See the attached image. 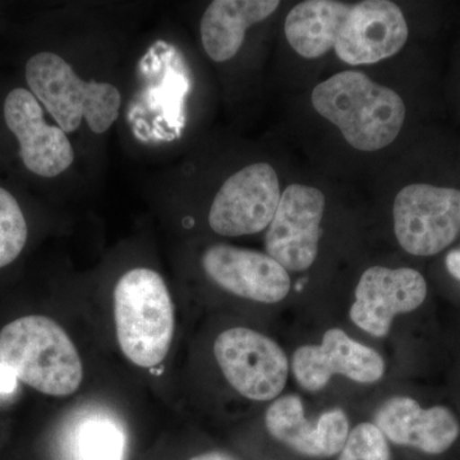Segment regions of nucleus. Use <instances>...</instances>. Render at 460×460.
I'll return each mask as SVG.
<instances>
[{"label": "nucleus", "instance_id": "nucleus-9", "mask_svg": "<svg viewBox=\"0 0 460 460\" xmlns=\"http://www.w3.org/2000/svg\"><path fill=\"white\" fill-rule=\"evenodd\" d=\"M428 290V281L414 269L374 266L363 272L358 281L350 320L374 337H385L394 317L420 307Z\"/></svg>", "mask_w": 460, "mask_h": 460}, {"label": "nucleus", "instance_id": "nucleus-2", "mask_svg": "<svg viewBox=\"0 0 460 460\" xmlns=\"http://www.w3.org/2000/svg\"><path fill=\"white\" fill-rule=\"evenodd\" d=\"M0 362L42 394L68 396L83 383L77 348L49 317L30 314L5 325L0 332Z\"/></svg>", "mask_w": 460, "mask_h": 460}, {"label": "nucleus", "instance_id": "nucleus-4", "mask_svg": "<svg viewBox=\"0 0 460 460\" xmlns=\"http://www.w3.org/2000/svg\"><path fill=\"white\" fill-rule=\"evenodd\" d=\"M31 93L40 100L65 133L75 132L86 119L96 135L113 126L119 115L122 96L111 84L86 83L62 57L39 53L26 65Z\"/></svg>", "mask_w": 460, "mask_h": 460}, {"label": "nucleus", "instance_id": "nucleus-20", "mask_svg": "<svg viewBox=\"0 0 460 460\" xmlns=\"http://www.w3.org/2000/svg\"><path fill=\"white\" fill-rule=\"evenodd\" d=\"M338 460H390L386 438L374 423H361L349 432Z\"/></svg>", "mask_w": 460, "mask_h": 460}, {"label": "nucleus", "instance_id": "nucleus-12", "mask_svg": "<svg viewBox=\"0 0 460 460\" xmlns=\"http://www.w3.org/2000/svg\"><path fill=\"white\" fill-rule=\"evenodd\" d=\"M202 266L208 277L232 295L261 304H277L289 293L290 277L268 253L214 244L205 251Z\"/></svg>", "mask_w": 460, "mask_h": 460}, {"label": "nucleus", "instance_id": "nucleus-21", "mask_svg": "<svg viewBox=\"0 0 460 460\" xmlns=\"http://www.w3.org/2000/svg\"><path fill=\"white\" fill-rule=\"evenodd\" d=\"M18 378L16 374L0 362V395H11L16 392Z\"/></svg>", "mask_w": 460, "mask_h": 460}, {"label": "nucleus", "instance_id": "nucleus-6", "mask_svg": "<svg viewBox=\"0 0 460 460\" xmlns=\"http://www.w3.org/2000/svg\"><path fill=\"white\" fill-rule=\"evenodd\" d=\"M214 354L224 377L239 394L251 401L268 402L283 392L289 363L279 344L248 328L223 332Z\"/></svg>", "mask_w": 460, "mask_h": 460}, {"label": "nucleus", "instance_id": "nucleus-19", "mask_svg": "<svg viewBox=\"0 0 460 460\" xmlns=\"http://www.w3.org/2000/svg\"><path fill=\"white\" fill-rule=\"evenodd\" d=\"M27 224L17 199L0 187V268L22 252L27 242Z\"/></svg>", "mask_w": 460, "mask_h": 460}, {"label": "nucleus", "instance_id": "nucleus-7", "mask_svg": "<svg viewBox=\"0 0 460 460\" xmlns=\"http://www.w3.org/2000/svg\"><path fill=\"white\" fill-rule=\"evenodd\" d=\"M281 198L270 164L257 163L233 174L215 196L208 224L223 237L255 234L268 228Z\"/></svg>", "mask_w": 460, "mask_h": 460}, {"label": "nucleus", "instance_id": "nucleus-18", "mask_svg": "<svg viewBox=\"0 0 460 460\" xmlns=\"http://www.w3.org/2000/svg\"><path fill=\"white\" fill-rule=\"evenodd\" d=\"M126 434L119 420L111 414H84L71 432L74 460H124Z\"/></svg>", "mask_w": 460, "mask_h": 460}, {"label": "nucleus", "instance_id": "nucleus-22", "mask_svg": "<svg viewBox=\"0 0 460 460\" xmlns=\"http://www.w3.org/2000/svg\"><path fill=\"white\" fill-rule=\"evenodd\" d=\"M445 266L454 279L460 281V250H453L447 253Z\"/></svg>", "mask_w": 460, "mask_h": 460}, {"label": "nucleus", "instance_id": "nucleus-23", "mask_svg": "<svg viewBox=\"0 0 460 460\" xmlns=\"http://www.w3.org/2000/svg\"><path fill=\"white\" fill-rule=\"evenodd\" d=\"M190 460H235L228 454L222 452H208L205 454H199L198 456H193Z\"/></svg>", "mask_w": 460, "mask_h": 460}, {"label": "nucleus", "instance_id": "nucleus-8", "mask_svg": "<svg viewBox=\"0 0 460 460\" xmlns=\"http://www.w3.org/2000/svg\"><path fill=\"white\" fill-rule=\"evenodd\" d=\"M325 196L304 184H290L281 193L265 237L266 253L287 271L310 269L319 253L320 224Z\"/></svg>", "mask_w": 460, "mask_h": 460}, {"label": "nucleus", "instance_id": "nucleus-1", "mask_svg": "<svg viewBox=\"0 0 460 460\" xmlns=\"http://www.w3.org/2000/svg\"><path fill=\"white\" fill-rule=\"evenodd\" d=\"M314 111L337 126L359 151H377L394 142L404 124V102L394 90L359 71H344L317 84Z\"/></svg>", "mask_w": 460, "mask_h": 460}, {"label": "nucleus", "instance_id": "nucleus-3", "mask_svg": "<svg viewBox=\"0 0 460 460\" xmlns=\"http://www.w3.org/2000/svg\"><path fill=\"white\" fill-rule=\"evenodd\" d=\"M114 320L124 356L138 367L164 361L174 335V305L164 279L151 269L127 271L114 289Z\"/></svg>", "mask_w": 460, "mask_h": 460}, {"label": "nucleus", "instance_id": "nucleus-14", "mask_svg": "<svg viewBox=\"0 0 460 460\" xmlns=\"http://www.w3.org/2000/svg\"><path fill=\"white\" fill-rule=\"evenodd\" d=\"M269 434L290 449L313 458H329L341 452L349 436V420L344 411H323L316 422L305 416L304 402L296 395L277 399L265 414Z\"/></svg>", "mask_w": 460, "mask_h": 460}, {"label": "nucleus", "instance_id": "nucleus-15", "mask_svg": "<svg viewBox=\"0 0 460 460\" xmlns=\"http://www.w3.org/2000/svg\"><path fill=\"white\" fill-rule=\"evenodd\" d=\"M375 426L392 443L414 447L426 454H443L460 435L459 420L443 405L420 407L408 396H394L375 413Z\"/></svg>", "mask_w": 460, "mask_h": 460}, {"label": "nucleus", "instance_id": "nucleus-10", "mask_svg": "<svg viewBox=\"0 0 460 460\" xmlns=\"http://www.w3.org/2000/svg\"><path fill=\"white\" fill-rule=\"evenodd\" d=\"M292 371L307 392H319L334 375L359 384H374L385 374L383 357L350 338L341 329H330L320 345H304L293 354Z\"/></svg>", "mask_w": 460, "mask_h": 460}, {"label": "nucleus", "instance_id": "nucleus-13", "mask_svg": "<svg viewBox=\"0 0 460 460\" xmlns=\"http://www.w3.org/2000/svg\"><path fill=\"white\" fill-rule=\"evenodd\" d=\"M4 119L20 144L23 164L33 174L53 178L74 164L71 141L59 127L45 122L38 99L30 91L18 87L8 93Z\"/></svg>", "mask_w": 460, "mask_h": 460}, {"label": "nucleus", "instance_id": "nucleus-5", "mask_svg": "<svg viewBox=\"0 0 460 460\" xmlns=\"http://www.w3.org/2000/svg\"><path fill=\"white\" fill-rule=\"evenodd\" d=\"M393 215L395 237L405 252L438 255L459 235L460 190L410 184L396 195Z\"/></svg>", "mask_w": 460, "mask_h": 460}, {"label": "nucleus", "instance_id": "nucleus-17", "mask_svg": "<svg viewBox=\"0 0 460 460\" xmlns=\"http://www.w3.org/2000/svg\"><path fill=\"white\" fill-rule=\"evenodd\" d=\"M350 4L337 0H307L287 16V40L307 59H316L334 49Z\"/></svg>", "mask_w": 460, "mask_h": 460}, {"label": "nucleus", "instance_id": "nucleus-11", "mask_svg": "<svg viewBox=\"0 0 460 460\" xmlns=\"http://www.w3.org/2000/svg\"><path fill=\"white\" fill-rule=\"evenodd\" d=\"M410 36L402 9L389 0L350 5L334 50L350 66L374 65L395 56Z\"/></svg>", "mask_w": 460, "mask_h": 460}, {"label": "nucleus", "instance_id": "nucleus-16", "mask_svg": "<svg viewBox=\"0 0 460 460\" xmlns=\"http://www.w3.org/2000/svg\"><path fill=\"white\" fill-rule=\"evenodd\" d=\"M277 0H215L201 20V40L214 62H226L237 56L247 30L270 17Z\"/></svg>", "mask_w": 460, "mask_h": 460}]
</instances>
